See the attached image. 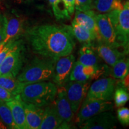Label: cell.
<instances>
[{
    "mask_svg": "<svg viewBox=\"0 0 129 129\" xmlns=\"http://www.w3.org/2000/svg\"><path fill=\"white\" fill-rule=\"evenodd\" d=\"M26 35L35 54L55 61L72 53L75 46L73 32L69 26H35L26 30Z\"/></svg>",
    "mask_w": 129,
    "mask_h": 129,
    "instance_id": "cell-1",
    "label": "cell"
},
{
    "mask_svg": "<svg viewBox=\"0 0 129 129\" xmlns=\"http://www.w3.org/2000/svg\"><path fill=\"white\" fill-rule=\"evenodd\" d=\"M57 91V86L55 84L45 81L23 83L19 95L24 102L43 108L54 101Z\"/></svg>",
    "mask_w": 129,
    "mask_h": 129,
    "instance_id": "cell-2",
    "label": "cell"
},
{
    "mask_svg": "<svg viewBox=\"0 0 129 129\" xmlns=\"http://www.w3.org/2000/svg\"><path fill=\"white\" fill-rule=\"evenodd\" d=\"M55 60L43 57H35L17 76L24 84L45 81L53 78Z\"/></svg>",
    "mask_w": 129,
    "mask_h": 129,
    "instance_id": "cell-3",
    "label": "cell"
},
{
    "mask_svg": "<svg viewBox=\"0 0 129 129\" xmlns=\"http://www.w3.org/2000/svg\"><path fill=\"white\" fill-rule=\"evenodd\" d=\"M117 37L118 43L128 52L129 3H124L121 10H115L108 13Z\"/></svg>",
    "mask_w": 129,
    "mask_h": 129,
    "instance_id": "cell-4",
    "label": "cell"
},
{
    "mask_svg": "<svg viewBox=\"0 0 129 129\" xmlns=\"http://www.w3.org/2000/svg\"><path fill=\"white\" fill-rule=\"evenodd\" d=\"M23 46L20 40L0 64V75L17 77L23 63Z\"/></svg>",
    "mask_w": 129,
    "mask_h": 129,
    "instance_id": "cell-5",
    "label": "cell"
},
{
    "mask_svg": "<svg viewBox=\"0 0 129 129\" xmlns=\"http://www.w3.org/2000/svg\"><path fill=\"white\" fill-rule=\"evenodd\" d=\"M113 105L111 101L90 99L86 98L80 107L77 115V123L81 124L93 116L106 111H110Z\"/></svg>",
    "mask_w": 129,
    "mask_h": 129,
    "instance_id": "cell-6",
    "label": "cell"
},
{
    "mask_svg": "<svg viewBox=\"0 0 129 129\" xmlns=\"http://www.w3.org/2000/svg\"><path fill=\"white\" fill-rule=\"evenodd\" d=\"M115 80L111 78H103L96 80L88 88L86 98L111 101L114 98Z\"/></svg>",
    "mask_w": 129,
    "mask_h": 129,
    "instance_id": "cell-7",
    "label": "cell"
},
{
    "mask_svg": "<svg viewBox=\"0 0 129 129\" xmlns=\"http://www.w3.org/2000/svg\"><path fill=\"white\" fill-rule=\"evenodd\" d=\"M64 87L72 111L75 114L78 112L84 99L87 96L90 83L87 81H70L68 82Z\"/></svg>",
    "mask_w": 129,
    "mask_h": 129,
    "instance_id": "cell-8",
    "label": "cell"
},
{
    "mask_svg": "<svg viewBox=\"0 0 129 129\" xmlns=\"http://www.w3.org/2000/svg\"><path fill=\"white\" fill-rule=\"evenodd\" d=\"M96 19L101 41L109 46L121 48L125 51L118 41L117 35L108 14L107 13L96 14Z\"/></svg>",
    "mask_w": 129,
    "mask_h": 129,
    "instance_id": "cell-9",
    "label": "cell"
},
{
    "mask_svg": "<svg viewBox=\"0 0 129 129\" xmlns=\"http://www.w3.org/2000/svg\"><path fill=\"white\" fill-rule=\"evenodd\" d=\"M75 56L71 53L56 60L54 64L53 81L58 87H64L69 80V76L75 63Z\"/></svg>",
    "mask_w": 129,
    "mask_h": 129,
    "instance_id": "cell-10",
    "label": "cell"
},
{
    "mask_svg": "<svg viewBox=\"0 0 129 129\" xmlns=\"http://www.w3.org/2000/svg\"><path fill=\"white\" fill-rule=\"evenodd\" d=\"M117 119L112 112L104 111L88 119L80 124L84 129H109L116 127Z\"/></svg>",
    "mask_w": 129,
    "mask_h": 129,
    "instance_id": "cell-11",
    "label": "cell"
},
{
    "mask_svg": "<svg viewBox=\"0 0 129 129\" xmlns=\"http://www.w3.org/2000/svg\"><path fill=\"white\" fill-rule=\"evenodd\" d=\"M104 69H100L98 66L84 65L80 62H75L69 76V80L85 82L90 79L98 78L102 75Z\"/></svg>",
    "mask_w": 129,
    "mask_h": 129,
    "instance_id": "cell-12",
    "label": "cell"
},
{
    "mask_svg": "<svg viewBox=\"0 0 129 129\" xmlns=\"http://www.w3.org/2000/svg\"><path fill=\"white\" fill-rule=\"evenodd\" d=\"M6 17V37L0 46L1 49L8 42L15 40L23 30L25 20L22 16L16 13L4 15Z\"/></svg>",
    "mask_w": 129,
    "mask_h": 129,
    "instance_id": "cell-13",
    "label": "cell"
},
{
    "mask_svg": "<svg viewBox=\"0 0 129 129\" xmlns=\"http://www.w3.org/2000/svg\"><path fill=\"white\" fill-rule=\"evenodd\" d=\"M45 107L40 129L69 128V124L64 122L59 117L54 101Z\"/></svg>",
    "mask_w": 129,
    "mask_h": 129,
    "instance_id": "cell-14",
    "label": "cell"
},
{
    "mask_svg": "<svg viewBox=\"0 0 129 129\" xmlns=\"http://www.w3.org/2000/svg\"><path fill=\"white\" fill-rule=\"evenodd\" d=\"M54 103L58 114L63 121L67 124L70 123L73 119L74 113L68 99L64 87H61L57 89Z\"/></svg>",
    "mask_w": 129,
    "mask_h": 129,
    "instance_id": "cell-15",
    "label": "cell"
},
{
    "mask_svg": "<svg viewBox=\"0 0 129 129\" xmlns=\"http://www.w3.org/2000/svg\"><path fill=\"white\" fill-rule=\"evenodd\" d=\"M100 43L95 48L97 53L101 58L104 60L109 66L114 64L120 59L124 57L127 54L124 51H121L120 48H115L99 41Z\"/></svg>",
    "mask_w": 129,
    "mask_h": 129,
    "instance_id": "cell-16",
    "label": "cell"
},
{
    "mask_svg": "<svg viewBox=\"0 0 129 129\" xmlns=\"http://www.w3.org/2000/svg\"><path fill=\"white\" fill-rule=\"evenodd\" d=\"M96 16V13L91 10L86 11L77 10L74 20L89 30L95 35L98 41H101L97 25Z\"/></svg>",
    "mask_w": 129,
    "mask_h": 129,
    "instance_id": "cell-17",
    "label": "cell"
},
{
    "mask_svg": "<svg viewBox=\"0 0 129 129\" xmlns=\"http://www.w3.org/2000/svg\"><path fill=\"white\" fill-rule=\"evenodd\" d=\"M6 103L12 112L13 119L16 128L17 129H28L23 102L19 95H16L13 99Z\"/></svg>",
    "mask_w": 129,
    "mask_h": 129,
    "instance_id": "cell-18",
    "label": "cell"
},
{
    "mask_svg": "<svg viewBox=\"0 0 129 129\" xmlns=\"http://www.w3.org/2000/svg\"><path fill=\"white\" fill-rule=\"evenodd\" d=\"M23 105L27 128L39 129L43 119L44 109L32 104H28L24 102H23Z\"/></svg>",
    "mask_w": 129,
    "mask_h": 129,
    "instance_id": "cell-19",
    "label": "cell"
},
{
    "mask_svg": "<svg viewBox=\"0 0 129 129\" xmlns=\"http://www.w3.org/2000/svg\"><path fill=\"white\" fill-rule=\"evenodd\" d=\"M100 57L91 43L84 44L79 51L78 62L84 65L98 66Z\"/></svg>",
    "mask_w": 129,
    "mask_h": 129,
    "instance_id": "cell-20",
    "label": "cell"
},
{
    "mask_svg": "<svg viewBox=\"0 0 129 129\" xmlns=\"http://www.w3.org/2000/svg\"><path fill=\"white\" fill-rule=\"evenodd\" d=\"M71 28L74 36L81 43L88 44L96 40V37L93 34L75 20L72 21Z\"/></svg>",
    "mask_w": 129,
    "mask_h": 129,
    "instance_id": "cell-21",
    "label": "cell"
},
{
    "mask_svg": "<svg viewBox=\"0 0 129 129\" xmlns=\"http://www.w3.org/2000/svg\"><path fill=\"white\" fill-rule=\"evenodd\" d=\"M23 83L16 77L9 75H0V86L7 90L14 96L19 94Z\"/></svg>",
    "mask_w": 129,
    "mask_h": 129,
    "instance_id": "cell-22",
    "label": "cell"
},
{
    "mask_svg": "<svg viewBox=\"0 0 129 129\" xmlns=\"http://www.w3.org/2000/svg\"><path fill=\"white\" fill-rule=\"evenodd\" d=\"M92 7L99 13H108L115 10H121L123 4L121 0H94Z\"/></svg>",
    "mask_w": 129,
    "mask_h": 129,
    "instance_id": "cell-23",
    "label": "cell"
},
{
    "mask_svg": "<svg viewBox=\"0 0 129 129\" xmlns=\"http://www.w3.org/2000/svg\"><path fill=\"white\" fill-rule=\"evenodd\" d=\"M129 61L125 57L120 59L112 66V76L114 78L122 80L128 75Z\"/></svg>",
    "mask_w": 129,
    "mask_h": 129,
    "instance_id": "cell-24",
    "label": "cell"
},
{
    "mask_svg": "<svg viewBox=\"0 0 129 129\" xmlns=\"http://www.w3.org/2000/svg\"><path fill=\"white\" fill-rule=\"evenodd\" d=\"M0 118L9 128H17L13 119L12 112L6 102L0 100Z\"/></svg>",
    "mask_w": 129,
    "mask_h": 129,
    "instance_id": "cell-25",
    "label": "cell"
},
{
    "mask_svg": "<svg viewBox=\"0 0 129 129\" xmlns=\"http://www.w3.org/2000/svg\"><path fill=\"white\" fill-rule=\"evenodd\" d=\"M52 7L53 13L58 20L70 18V14L62 0H48Z\"/></svg>",
    "mask_w": 129,
    "mask_h": 129,
    "instance_id": "cell-26",
    "label": "cell"
},
{
    "mask_svg": "<svg viewBox=\"0 0 129 129\" xmlns=\"http://www.w3.org/2000/svg\"><path fill=\"white\" fill-rule=\"evenodd\" d=\"M114 98L115 105L117 107H121L128 102L129 95L125 88L120 87L114 91Z\"/></svg>",
    "mask_w": 129,
    "mask_h": 129,
    "instance_id": "cell-27",
    "label": "cell"
},
{
    "mask_svg": "<svg viewBox=\"0 0 129 129\" xmlns=\"http://www.w3.org/2000/svg\"><path fill=\"white\" fill-rule=\"evenodd\" d=\"M19 41L20 40L17 41V40L10 41L1 49H0V64H1L3 61L4 60L6 56L8 55V54L10 52L13 48L18 44Z\"/></svg>",
    "mask_w": 129,
    "mask_h": 129,
    "instance_id": "cell-28",
    "label": "cell"
},
{
    "mask_svg": "<svg viewBox=\"0 0 129 129\" xmlns=\"http://www.w3.org/2000/svg\"><path fill=\"white\" fill-rule=\"evenodd\" d=\"M118 120L122 125H128L129 124V109L127 108L122 107L117 111Z\"/></svg>",
    "mask_w": 129,
    "mask_h": 129,
    "instance_id": "cell-29",
    "label": "cell"
},
{
    "mask_svg": "<svg viewBox=\"0 0 129 129\" xmlns=\"http://www.w3.org/2000/svg\"><path fill=\"white\" fill-rule=\"evenodd\" d=\"M93 0H75V9L77 10L86 11L92 9Z\"/></svg>",
    "mask_w": 129,
    "mask_h": 129,
    "instance_id": "cell-30",
    "label": "cell"
},
{
    "mask_svg": "<svg viewBox=\"0 0 129 129\" xmlns=\"http://www.w3.org/2000/svg\"><path fill=\"white\" fill-rule=\"evenodd\" d=\"M6 17L4 14L0 12V46L6 37Z\"/></svg>",
    "mask_w": 129,
    "mask_h": 129,
    "instance_id": "cell-31",
    "label": "cell"
},
{
    "mask_svg": "<svg viewBox=\"0 0 129 129\" xmlns=\"http://www.w3.org/2000/svg\"><path fill=\"white\" fill-rule=\"evenodd\" d=\"M15 96H14L7 90L0 86V100L7 102L13 99Z\"/></svg>",
    "mask_w": 129,
    "mask_h": 129,
    "instance_id": "cell-32",
    "label": "cell"
},
{
    "mask_svg": "<svg viewBox=\"0 0 129 129\" xmlns=\"http://www.w3.org/2000/svg\"><path fill=\"white\" fill-rule=\"evenodd\" d=\"M69 14L74 13L75 10V0H62Z\"/></svg>",
    "mask_w": 129,
    "mask_h": 129,
    "instance_id": "cell-33",
    "label": "cell"
},
{
    "mask_svg": "<svg viewBox=\"0 0 129 129\" xmlns=\"http://www.w3.org/2000/svg\"><path fill=\"white\" fill-rule=\"evenodd\" d=\"M16 1H18L19 3H30L35 2L37 1H40V0H16Z\"/></svg>",
    "mask_w": 129,
    "mask_h": 129,
    "instance_id": "cell-34",
    "label": "cell"
}]
</instances>
